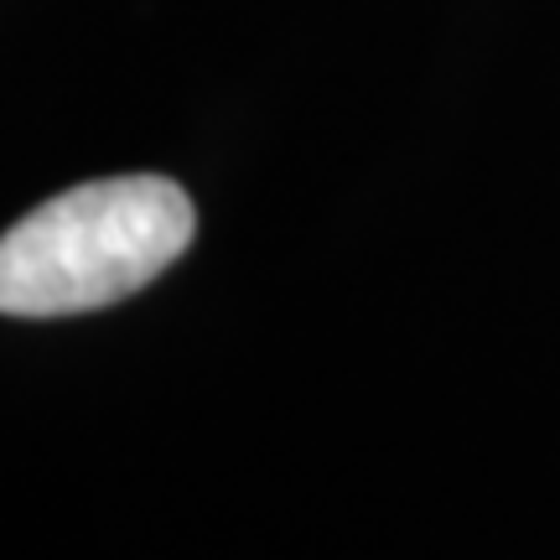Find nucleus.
Masks as SVG:
<instances>
[{
  "label": "nucleus",
  "instance_id": "obj_1",
  "mask_svg": "<svg viewBox=\"0 0 560 560\" xmlns=\"http://www.w3.org/2000/svg\"><path fill=\"white\" fill-rule=\"evenodd\" d=\"M198 240V208L172 177H104L32 208L0 240L5 317H79L145 291Z\"/></svg>",
  "mask_w": 560,
  "mask_h": 560
}]
</instances>
